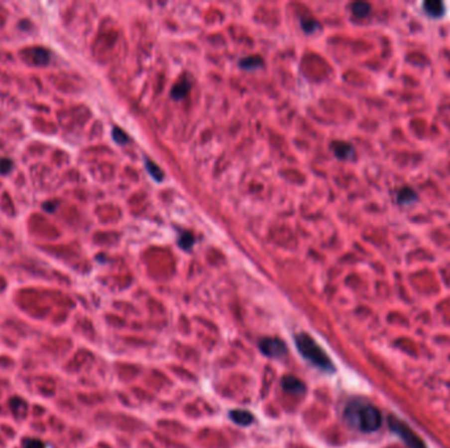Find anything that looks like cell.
<instances>
[{
    "label": "cell",
    "mask_w": 450,
    "mask_h": 448,
    "mask_svg": "<svg viewBox=\"0 0 450 448\" xmlns=\"http://www.w3.org/2000/svg\"><path fill=\"white\" fill-rule=\"evenodd\" d=\"M282 386L283 389L288 393L292 394H302L304 390H306V386L300 381L299 378H296L295 376H284L283 380H282Z\"/></svg>",
    "instance_id": "obj_5"
},
{
    "label": "cell",
    "mask_w": 450,
    "mask_h": 448,
    "mask_svg": "<svg viewBox=\"0 0 450 448\" xmlns=\"http://www.w3.org/2000/svg\"><path fill=\"white\" fill-rule=\"evenodd\" d=\"M259 350L269 358H281L287 353L286 345L277 338H263L259 342Z\"/></svg>",
    "instance_id": "obj_4"
},
{
    "label": "cell",
    "mask_w": 450,
    "mask_h": 448,
    "mask_svg": "<svg viewBox=\"0 0 450 448\" xmlns=\"http://www.w3.org/2000/svg\"><path fill=\"white\" fill-rule=\"evenodd\" d=\"M423 8L429 16L435 18L441 17L445 13V4L441 1H425L423 4Z\"/></svg>",
    "instance_id": "obj_8"
},
{
    "label": "cell",
    "mask_w": 450,
    "mask_h": 448,
    "mask_svg": "<svg viewBox=\"0 0 450 448\" xmlns=\"http://www.w3.org/2000/svg\"><path fill=\"white\" fill-rule=\"evenodd\" d=\"M229 415H230V419H232L233 422H236L240 426H249L254 421L251 413L246 412V410H240V409L238 410H232Z\"/></svg>",
    "instance_id": "obj_7"
},
{
    "label": "cell",
    "mask_w": 450,
    "mask_h": 448,
    "mask_svg": "<svg viewBox=\"0 0 450 448\" xmlns=\"http://www.w3.org/2000/svg\"><path fill=\"white\" fill-rule=\"evenodd\" d=\"M24 448H46V445L42 441H38V439H29V441L25 442Z\"/></svg>",
    "instance_id": "obj_17"
},
{
    "label": "cell",
    "mask_w": 450,
    "mask_h": 448,
    "mask_svg": "<svg viewBox=\"0 0 450 448\" xmlns=\"http://www.w3.org/2000/svg\"><path fill=\"white\" fill-rule=\"evenodd\" d=\"M113 140L116 141V142H117V144H120V145H124V144H126V142H128V137H126V134L124 132H122L121 129H118V128H114L113 129Z\"/></svg>",
    "instance_id": "obj_14"
},
{
    "label": "cell",
    "mask_w": 450,
    "mask_h": 448,
    "mask_svg": "<svg viewBox=\"0 0 450 448\" xmlns=\"http://www.w3.org/2000/svg\"><path fill=\"white\" fill-rule=\"evenodd\" d=\"M192 242H194V238H192V235L190 234V233L183 234V237L181 238V246L183 247V249H190Z\"/></svg>",
    "instance_id": "obj_18"
},
{
    "label": "cell",
    "mask_w": 450,
    "mask_h": 448,
    "mask_svg": "<svg viewBox=\"0 0 450 448\" xmlns=\"http://www.w3.org/2000/svg\"><path fill=\"white\" fill-rule=\"evenodd\" d=\"M370 11H371V5L369 3H365V1H357V3L351 4V12L353 15L357 16L359 18L367 17L370 15Z\"/></svg>",
    "instance_id": "obj_9"
},
{
    "label": "cell",
    "mask_w": 450,
    "mask_h": 448,
    "mask_svg": "<svg viewBox=\"0 0 450 448\" xmlns=\"http://www.w3.org/2000/svg\"><path fill=\"white\" fill-rule=\"evenodd\" d=\"M240 65L245 69H257V67L262 66V59L259 57H249V58L242 59L240 62Z\"/></svg>",
    "instance_id": "obj_13"
},
{
    "label": "cell",
    "mask_w": 450,
    "mask_h": 448,
    "mask_svg": "<svg viewBox=\"0 0 450 448\" xmlns=\"http://www.w3.org/2000/svg\"><path fill=\"white\" fill-rule=\"evenodd\" d=\"M12 162L9 159H0V174H8L12 170Z\"/></svg>",
    "instance_id": "obj_16"
},
{
    "label": "cell",
    "mask_w": 450,
    "mask_h": 448,
    "mask_svg": "<svg viewBox=\"0 0 450 448\" xmlns=\"http://www.w3.org/2000/svg\"><path fill=\"white\" fill-rule=\"evenodd\" d=\"M417 200V193L415 192V189L411 187H403L398 191V196H396V201L400 205H411L412 202H415Z\"/></svg>",
    "instance_id": "obj_6"
},
{
    "label": "cell",
    "mask_w": 450,
    "mask_h": 448,
    "mask_svg": "<svg viewBox=\"0 0 450 448\" xmlns=\"http://www.w3.org/2000/svg\"><path fill=\"white\" fill-rule=\"evenodd\" d=\"M343 414L346 422L362 433H373L382 425V414L373 405L351 402Z\"/></svg>",
    "instance_id": "obj_1"
},
{
    "label": "cell",
    "mask_w": 450,
    "mask_h": 448,
    "mask_svg": "<svg viewBox=\"0 0 450 448\" xmlns=\"http://www.w3.org/2000/svg\"><path fill=\"white\" fill-rule=\"evenodd\" d=\"M295 343L303 358H306L310 363H312L323 371H333L332 360L329 359L328 355L324 353V350L315 342L312 337H310L306 333H300L295 337Z\"/></svg>",
    "instance_id": "obj_2"
},
{
    "label": "cell",
    "mask_w": 450,
    "mask_h": 448,
    "mask_svg": "<svg viewBox=\"0 0 450 448\" xmlns=\"http://www.w3.org/2000/svg\"><path fill=\"white\" fill-rule=\"evenodd\" d=\"M148 167H149V173L151 174V177L154 178L155 180H162L163 179V174L161 173L158 170V167L154 165V163H150L148 161Z\"/></svg>",
    "instance_id": "obj_15"
},
{
    "label": "cell",
    "mask_w": 450,
    "mask_h": 448,
    "mask_svg": "<svg viewBox=\"0 0 450 448\" xmlns=\"http://www.w3.org/2000/svg\"><path fill=\"white\" fill-rule=\"evenodd\" d=\"M9 406H11V409L13 410V412L17 413V408H20V406L25 408V402L21 400H19V398H13V400L9 402Z\"/></svg>",
    "instance_id": "obj_19"
},
{
    "label": "cell",
    "mask_w": 450,
    "mask_h": 448,
    "mask_svg": "<svg viewBox=\"0 0 450 448\" xmlns=\"http://www.w3.org/2000/svg\"><path fill=\"white\" fill-rule=\"evenodd\" d=\"M44 208L46 212H54V208H56V206L53 205V204H45Z\"/></svg>",
    "instance_id": "obj_20"
},
{
    "label": "cell",
    "mask_w": 450,
    "mask_h": 448,
    "mask_svg": "<svg viewBox=\"0 0 450 448\" xmlns=\"http://www.w3.org/2000/svg\"><path fill=\"white\" fill-rule=\"evenodd\" d=\"M188 90H190V83H188V82H181V83H178V85L173 89L171 96H173L175 100H179L182 99V97H185L186 93L188 92Z\"/></svg>",
    "instance_id": "obj_11"
},
{
    "label": "cell",
    "mask_w": 450,
    "mask_h": 448,
    "mask_svg": "<svg viewBox=\"0 0 450 448\" xmlns=\"http://www.w3.org/2000/svg\"><path fill=\"white\" fill-rule=\"evenodd\" d=\"M390 427L394 433H396L402 438V441L410 448H427L425 443L419 438V435L402 421L390 417Z\"/></svg>",
    "instance_id": "obj_3"
},
{
    "label": "cell",
    "mask_w": 450,
    "mask_h": 448,
    "mask_svg": "<svg viewBox=\"0 0 450 448\" xmlns=\"http://www.w3.org/2000/svg\"><path fill=\"white\" fill-rule=\"evenodd\" d=\"M333 146H335V154L339 159H346L353 154V147L346 142H336Z\"/></svg>",
    "instance_id": "obj_10"
},
{
    "label": "cell",
    "mask_w": 450,
    "mask_h": 448,
    "mask_svg": "<svg viewBox=\"0 0 450 448\" xmlns=\"http://www.w3.org/2000/svg\"><path fill=\"white\" fill-rule=\"evenodd\" d=\"M32 57L34 58V62L37 65H45L49 61V54L44 49H34L32 50Z\"/></svg>",
    "instance_id": "obj_12"
}]
</instances>
